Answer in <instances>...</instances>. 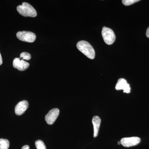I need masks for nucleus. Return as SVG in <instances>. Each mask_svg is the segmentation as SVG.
I'll list each match as a JSON object with an SVG mask.
<instances>
[{
    "label": "nucleus",
    "instance_id": "1",
    "mask_svg": "<svg viewBox=\"0 0 149 149\" xmlns=\"http://www.w3.org/2000/svg\"><path fill=\"white\" fill-rule=\"evenodd\" d=\"M77 49L88 58L93 59L95 57V51L93 47L87 41H80L77 44Z\"/></svg>",
    "mask_w": 149,
    "mask_h": 149
},
{
    "label": "nucleus",
    "instance_id": "2",
    "mask_svg": "<svg viewBox=\"0 0 149 149\" xmlns=\"http://www.w3.org/2000/svg\"><path fill=\"white\" fill-rule=\"evenodd\" d=\"M17 12L22 16L35 17L37 16V13L34 8L28 3L23 2L22 5L17 7Z\"/></svg>",
    "mask_w": 149,
    "mask_h": 149
},
{
    "label": "nucleus",
    "instance_id": "3",
    "mask_svg": "<svg viewBox=\"0 0 149 149\" xmlns=\"http://www.w3.org/2000/svg\"><path fill=\"white\" fill-rule=\"evenodd\" d=\"M102 34L104 41L107 45H111L114 43L116 40L115 35L110 28L103 27Z\"/></svg>",
    "mask_w": 149,
    "mask_h": 149
},
{
    "label": "nucleus",
    "instance_id": "4",
    "mask_svg": "<svg viewBox=\"0 0 149 149\" xmlns=\"http://www.w3.org/2000/svg\"><path fill=\"white\" fill-rule=\"evenodd\" d=\"M16 36L20 41L29 43L35 42L36 38L35 33L29 31H19L17 33Z\"/></svg>",
    "mask_w": 149,
    "mask_h": 149
},
{
    "label": "nucleus",
    "instance_id": "5",
    "mask_svg": "<svg viewBox=\"0 0 149 149\" xmlns=\"http://www.w3.org/2000/svg\"><path fill=\"white\" fill-rule=\"evenodd\" d=\"M59 110L54 108L49 111L45 117V120L49 125H52L58 117L59 114Z\"/></svg>",
    "mask_w": 149,
    "mask_h": 149
},
{
    "label": "nucleus",
    "instance_id": "6",
    "mask_svg": "<svg viewBox=\"0 0 149 149\" xmlns=\"http://www.w3.org/2000/svg\"><path fill=\"white\" fill-rule=\"evenodd\" d=\"M141 141V139L139 137H132L123 138L120 141L121 145L123 146L130 147L138 145L140 143Z\"/></svg>",
    "mask_w": 149,
    "mask_h": 149
},
{
    "label": "nucleus",
    "instance_id": "7",
    "mask_svg": "<svg viewBox=\"0 0 149 149\" xmlns=\"http://www.w3.org/2000/svg\"><path fill=\"white\" fill-rule=\"evenodd\" d=\"M115 88L117 91L123 90V92L126 93H130L131 90L130 85L127 83L126 80L124 78L118 79Z\"/></svg>",
    "mask_w": 149,
    "mask_h": 149
},
{
    "label": "nucleus",
    "instance_id": "8",
    "mask_svg": "<svg viewBox=\"0 0 149 149\" xmlns=\"http://www.w3.org/2000/svg\"><path fill=\"white\" fill-rule=\"evenodd\" d=\"M13 66L14 68H17L19 71H24L29 68V64L23 60H20L19 58H16L14 59Z\"/></svg>",
    "mask_w": 149,
    "mask_h": 149
},
{
    "label": "nucleus",
    "instance_id": "9",
    "mask_svg": "<svg viewBox=\"0 0 149 149\" xmlns=\"http://www.w3.org/2000/svg\"><path fill=\"white\" fill-rule=\"evenodd\" d=\"M29 106L28 102L26 100H23L19 102L16 105L15 109V114L17 116H20L25 112Z\"/></svg>",
    "mask_w": 149,
    "mask_h": 149
},
{
    "label": "nucleus",
    "instance_id": "10",
    "mask_svg": "<svg viewBox=\"0 0 149 149\" xmlns=\"http://www.w3.org/2000/svg\"><path fill=\"white\" fill-rule=\"evenodd\" d=\"M101 120L100 118L98 116H94L92 119V123L94 127V137L97 136L98 135L99 129H100V125Z\"/></svg>",
    "mask_w": 149,
    "mask_h": 149
},
{
    "label": "nucleus",
    "instance_id": "11",
    "mask_svg": "<svg viewBox=\"0 0 149 149\" xmlns=\"http://www.w3.org/2000/svg\"><path fill=\"white\" fill-rule=\"evenodd\" d=\"M10 147L9 141L6 139H0V149H8Z\"/></svg>",
    "mask_w": 149,
    "mask_h": 149
},
{
    "label": "nucleus",
    "instance_id": "12",
    "mask_svg": "<svg viewBox=\"0 0 149 149\" xmlns=\"http://www.w3.org/2000/svg\"><path fill=\"white\" fill-rule=\"evenodd\" d=\"M35 146L37 149H47L44 142L41 140H37L35 141Z\"/></svg>",
    "mask_w": 149,
    "mask_h": 149
},
{
    "label": "nucleus",
    "instance_id": "13",
    "mask_svg": "<svg viewBox=\"0 0 149 149\" xmlns=\"http://www.w3.org/2000/svg\"><path fill=\"white\" fill-rule=\"evenodd\" d=\"M22 58V60H29L31 58V55L28 53L24 52L22 53L20 55V58Z\"/></svg>",
    "mask_w": 149,
    "mask_h": 149
},
{
    "label": "nucleus",
    "instance_id": "14",
    "mask_svg": "<svg viewBox=\"0 0 149 149\" xmlns=\"http://www.w3.org/2000/svg\"><path fill=\"white\" fill-rule=\"evenodd\" d=\"M139 0H123L122 3L124 5L128 6L139 1Z\"/></svg>",
    "mask_w": 149,
    "mask_h": 149
},
{
    "label": "nucleus",
    "instance_id": "15",
    "mask_svg": "<svg viewBox=\"0 0 149 149\" xmlns=\"http://www.w3.org/2000/svg\"><path fill=\"white\" fill-rule=\"evenodd\" d=\"M22 149H29V147L28 145H25L22 148Z\"/></svg>",
    "mask_w": 149,
    "mask_h": 149
},
{
    "label": "nucleus",
    "instance_id": "16",
    "mask_svg": "<svg viewBox=\"0 0 149 149\" xmlns=\"http://www.w3.org/2000/svg\"><path fill=\"white\" fill-rule=\"evenodd\" d=\"M3 63L2 58L1 55V53H0V65Z\"/></svg>",
    "mask_w": 149,
    "mask_h": 149
},
{
    "label": "nucleus",
    "instance_id": "17",
    "mask_svg": "<svg viewBox=\"0 0 149 149\" xmlns=\"http://www.w3.org/2000/svg\"><path fill=\"white\" fill-rule=\"evenodd\" d=\"M146 34L147 37L149 38V27L148 28V29H147L146 33Z\"/></svg>",
    "mask_w": 149,
    "mask_h": 149
},
{
    "label": "nucleus",
    "instance_id": "18",
    "mask_svg": "<svg viewBox=\"0 0 149 149\" xmlns=\"http://www.w3.org/2000/svg\"><path fill=\"white\" fill-rule=\"evenodd\" d=\"M121 144V142H120V141H118V145H120Z\"/></svg>",
    "mask_w": 149,
    "mask_h": 149
}]
</instances>
